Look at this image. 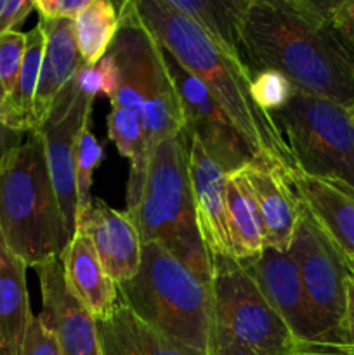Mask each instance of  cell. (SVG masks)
<instances>
[{"instance_id":"cb8c5ba5","label":"cell","mask_w":354,"mask_h":355,"mask_svg":"<svg viewBox=\"0 0 354 355\" xmlns=\"http://www.w3.org/2000/svg\"><path fill=\"white\" fill-rule=\"evenodd\" d=\"M226 205H228V227L231 236L233 257L236 260L255 259L266 248L262 222L255 200L239 170L228 173Z\"/></svg>"},{"instance_id":"e0dca14e","label":"cell","mask_w":354,"mask_h":355,"mask_svg":"<svg viewBox=\"0 0 354 355\" xmlns=\"http://www.w3.org/2000/svg\"><path fill=\"white\" fill-rule=\"evenodd\" d=\"M62 274L73 297L92 314L103 319L118 302V284L106 274L89 236L76 231L59 255Z\"/></svg>"},{"instance_id":"7c38bea8","label":"cell","mask_w":354,"mask_h":355,"mask_svg":"<svg viewBox=\"0 0 354 355\" xmlns=\"http://www.w3.org/2000/svg\"><path fill=\"white\" fill-rule=\"evenodd\" d=\"M239 172L255 200L266 246L288 252L302 215L292 170L271 156L260 155L250 159Z\"/></svg>"},{"instance_id":"ac0fdd59","label":"cell","mask_w":354,"mask_h":355,"mask_svg":"<svg viewBox=\"0 0 354 355\" xmlns=\"http://www.w3.org/2000/svg\"><path fill=\"white\" fill-rule=\"evenodd\" d=\"M295 191L316 224L328 234L337 248L354 262V194L326 180L292 170Z\"/></svg>"},{"instance_id":"d4e9b609","label":"cell","mask_w":354,"mask_h":355,"mask_svg":"<svg viewBox=\"0 0 354 355\" xmlns=\"http://www.w3.org/2000/svg\"><path fill=\"white\" fill-rule=\"evenodd\" d=\"M108 137L117 146L120 156L130 162L127 182V211L132 214L144 193L149 165L142 125L137 114L128 107L111 106V113L108 116Z\"/></svg>"},{"instance_id":"44dd1931","label":"cell","mask_w":354,"mask_h":355,"mask_svg":"<svg viewBox=\"0 0 354 355\" xmlns=\"http://www.w3.org/2000/svg\"><path fill=\"white\" fill-rule=\"evenodd\" d=\"M33 312L26 263L10 253L0 236V355H19Z\"/></svg>"},{"instance_id":"7402d4cb","label":"cell","mask_w":354,"mask_h":355,"mask_svg":"<svg viewBox=\"0 0 354 355\" xmlns=\"http://www.w3.org/2000/svg\"><path fill=\"white\" fill-rule=\"evenodd\" d=\"M201 28L222 52L243 62L242 23L250 0H165Z\"/></svg>"},{"instance_id":"4fadbf2b","label":"cell","mask_w":354,"mask_h":355,"mask_svg":"<svg viewBox=\"0 0 354 355\" xmlns=\"http://www.w3.org/2000/svg\"><path fill=\"white\" fill-rule=\"evenodd\" d=\"M257 283L259 290L280 314L292 335L301 343H319L318 326L305 298L301 272L294 255L274 248H264L255 259L239 260Z\"/></svg>"},{"instance_id":"52a82bcc","label":"cell","mask_w":354,"mask_h":355,"mask_svg":"<svg viewBox=\"0 0 354 355\" xmlns=\"http://www.w3.org/2000/svg\"><path fill=\"white\" fill-rule=\"evenodd\" d=\"M210 355H295L292 335L239 260L212 255Z\"/></svg>"},{"instance_id":"74e56055","label":"cell","mask_w":354,"mask_h":355,"mask_svg":"<svg viewBox=\"0 0 354 355\" xmlns=\"http://www.w3.org/2000/svg\"><path fill=\"white\" fill-rule=\"evenodd\" d=\"M3 99H6V92H3L2 82H0V113H2V104H3Z\"/></svg>"},{"instance_id":"2e32d148","label":"cell","mask_w":354,"mask_h":355,"mask_svg":"<svg viewBox=\"0 0 354 355\" xmlns=\"http://www.w3.org/2000/svg\"><path fill=\"white\" fill-rule=\"evenodd\" d=\"M189 179L198 229L205 246L210 255L233 257L226 205L228 173L196 139H189Z\"/></svg>"},{"instance_id":"1f68e13d","label":"cell","mask_w":354,"mask_h":355,"mask_svg":"<svg viewBox=\"0 0 354 355\" xmlns=\"http://www.w3.org/2000/svg\"><path fill=\"white\" fill-rule=\"evenodd\" d=\"M87 3L89 0H33V7L42 21H73Z\"/></svg>"},{"instance_id":"30bf717a","label":"cell","mask_w":354,"mask_h":355,"mask_svg":"<svg viewBox=\"0 0 354 355\" xmlns=\"http://www.w3.org/2000/svg\"><path fill=\"white\" fill-rule=\"evenodd\" d=\"M92 106L94 97L83 94L76 87L75 78L69 80L56 97L47 118L38 125L37 130H33L44 142L45 159L61 211L66 245L75 236L78 214L75 179L76 142L83 128L90 123Z\"/></svg>"},{"instance_id":"f35d334b","label":"cell","mask_w":354,"mask_h":355,"mask_svg":"<svg viewBox=\"0 0 354 355\" xmlns=\"http://www.w3.org/2000/svg\"><path fill=\"white\" fill-rule=\"evenodd\" d=\"M349 269H351V272L354 274V262H353V263H349Z\"/></svg>"},{"instance_id":"ab89813d","label":"cell","mask_w":354,"mask_h":355,"mask_svg":"<svg viewBox=\"0 0 354 355\" xmlns=\"http://www.w3.org/2000/svg\"><path fill=\"white\" fill-rule=\"evenodd\" d=\"M351 116H354V106H353V110H351Z\"/></svg>"},{"instance_id":"9c48e42d","label":"cell","mask_w":354,"mask_h":355,"mask_svg":"<svg viewBox=\"0 0 354 355\" xmlns=\"http://www.w3.org/2000/svg\"><path fill=\"white\" fill-rule=\"evenodd\" d=\"M290 253L297 262L305 298L321 340L340 345L351 269L346 257L302 205Z\"/></svg>"},{"instance_id":"5bb4252c","label":"cell","mask_w":354,"mask_h":355,"mask_svg":"<svg viewBox=\"0 0 354 355\" xmlns=\"http://www.w3.org/2000/svg\"><path fill=\"white\" fill-rule=\"evenodd\" d=\"M42 291L40 321L56 335L62 355H101L96 319L73 297L59 257L35 267Z\"/></svg>"},{"instance_id":"ba28073f","label":"cell","mask_w":354,"mask_h":355,"mask_svg":"<svg viewBox=\"0 0 354 355\" xmlns=\"http://www.w3.org/2000/svg\"><path fill=\"white\" fill-rule=\"evenodd\" d=\"M271 116L298 172L354 194V123L349 111L294 89L290 101Z\"/></svg>"},{"instance_id":"836d02e7","label":"cell","mask_w":354,"mask_h":355,"mask_svg":"<svg viewBox=\"0 0 354 355\" xmlns=\"http://www.w3.org/2000/svg\"><path fill=\"white\" fill-rule=\"evenodd\" d=\"M340 347L349 352H354V274L351 272L349 286H347V307L346 318L340 331Z\"/></svg>"},{"instance_id":"7a4b0ae2","label":"cell","mask_w":354,"mask_h":355,"mask_svg":"<svg viewBox=\"0 0 354 355\" xmlns=\"http://www.w3.org/2000/svg\"><path fill=\"white\" fill-rule=\"evenodd\" d=\"M149 33L187 73L200 80L222 107L253 155H266L295 168L294 156L273 116L252 97V73L245 62L222 52L198 24L167 6L165 0H135Z\"/></svg>"},{"instance_id":"4316f807","label":"cell","mask_w":354,"mask_h":355,"mask_svg":"<svg viewBox=\"0 0 354 355\" xmlns=\"http://www.w3.org/2000/svg\"><path fill=\"white\" fill-rule=\"evenodd\" d=\"M104 158L103 146L97 142L96 135L90 130V123L80 134L78 142H76L75 151V179H76V198H78V214H76V222L78 218L89 210L92 203L90 196V187H92L94 170L101 165Z\"/></svg>"},{"instance_id":"3957f363","label":"cell","mask_w":354,"mask_h":355,"mask_svg":"<svg viewBox=\"0 0 354 355\" xmlns=\"http://www.w3.org/2000/svg\"><path fill=\"white\" fill-rule=\"evenodd\" d=\"M118 298L141 321L174 342L210 355L212 283L198 277L160 243H142L137 274L118 284Z\"/></svg>"},{"instance_id":"4dcf8cb0","label":"cell","mask_w":354,"mask_h":355,"mask_svg":"<svg viewBox=\"0 0 354 355\" xmlns=\"http://www.w3.org/2000/svg\"><path fill=\"white\" fill-rule=\"evenodd\" d=\"M19 355H62L56 335L38 315L31 318Z\"/></svg>"},{"instance_id":"8992f818","label":"cell","mask_w":354,"mask_h":355,"mask_svg":"<svg viewBox=\"0 0 354 355\" xmlns=\"http://www.w3.org/2000/svg\"><path fill=\"white\" fill-rule=\"evenodd\" d=\"M106 54L118 71V90L110 99L111 106L128 107L137 114L151 158L160 142L183 132L184 118L162 45L142 23L135 0L120 3L118 31Z\"/></svg>"},{"instance_id":"8d00e7d4","label":"cell","mask_w":354,"mask_h":355,"mask_svg":"<svg viewBox=\"0 0 354 355\" xmlns=\"http://www.w3.org/2000/svg\"><path fill=\"white\" fill-rule=\"evenodd\" d=\"M295 355H354V352L330 343H301V349Z\"/></svg>"},{"instance_id":"9a60e30c","label":"cell","mask_w":354,"mask_h":355,"mask_svg":"<svg viewBox=\"0 0 354 355\" xmlns=\"http://www.w3.org/2000/svg\"><path fill=\"white\" fill-rule=\"evenodd\" d=\"M96 248L101 266L117 284L127 283L141 266L142 241L128 211H118L94 198L89 210L76 222Z\"/></svg>"},{"instance_id":"6da1fadb","label":"cell","mask_w":354,"mask_h":355,"mask_svg":"<svg viewBox=\"0 0 354 355\" xmlns=\"http://www.w3.org/2000/svg\"><path fill=\"white\" fill-rule=\"evenodd\" d=\"M339 0H250L242 23L248 71H278L294 89L354 106V45L333 23Z\"/></svg>"},{"instance_id":"8fae6325","label":"cell","mask_w":354,"mask_h":355,"mask_svg":"<svg viewBox=\"0 0 354 355\" xmlns=\"http://www.w3.org/2000/svg\"><path fill=\"white\" fill-rule=\"evenodd\" d=\"M163 59L180 101L184 134L196 139L226 173L242 170L250 159L255 158L248 142L200 80L187 73L165 49Z\"/></svg>"},{"instance_id":"60d3db41","label":"cell","mask_w":354,"mask_h":355,"mask_svg":"<svg viewBox=\"0 0 354 355\" xmlns=\"http://www.w3.org/2000/svg\"><path fill=\"white\" fill-rule=\"evenodd\" d=\"M353 123H354V116H353Z\"/></svg>"},{"instance_id":"277c9868","label":"cell","mask_w":354,"mask_h":355,"mask_svg":"<svg viewBox=\"0 0 354 355\" xmlns=\"http://www.w3.org/2000/svg\"><path fill=\"white\" fill-rule=\"evenodd\" d=\"M0 236L26 267L61 255L66 246L58 198L37 132L0 162Z\"/></svg>"},{"instance_id":"d6a6232c","label":"cell","mask_w":354,"mask_h":355,"mask_svg":"<svg viewBox=\"0 0 354 355\" xmlns=\"http://www.w3.org/2000/svg\"><path fill=\"white\" fill-rule=\"evenodd\" d=\"M31 10H35L33 0H6L2 12H0V37L10 31H16Z\"/></svg>"},{"instance_id":"5b68a950","label":"cell","mask_w":354,"mask_h":355,"mask_svg":"<svg viewBox=\"0 0 354 355\" xmlns=\"http://www.w3.org/2000/svg\"><path fill=\"white\" fill-rule=\"evenodd\" d=\"M130 215L142 243L156 241L212 283V255L201 239L189 179V137L179 132L153 151L144 193Z\"/></svg>"},{"instance_id":"603a6c76","label":"cell","mask_w":354,"mask_h":355,"mask_svg":"<svg viewBox=\"0 0 354 355\" xmlns=\"http://www.w3.org/2000/svg\"><path fill=\"white\" fill-rule=\"evenodd\" d=\"M44 52L45 31L38 21L35 28H31L26 33V47H24L19 76H17L14 90L2 104V118L7 127L23 132V134H31L35 130L33 103L38 78H40Z\"/></svg>"},{"instance_id":"83f0119b","label":"cell","mask_w":354,"mask_h":355,"mask_svg":"<svg viewBox=\"0 0 354 355\" xmlns=\"http://www.w3.org/2000/svg\"><path fill=\"white\" fill-rule=\"evenodd\" d=\"M294 85L278 71H259L252 75V97L257 106L267 114L281 110L290 101Z\"/></svg>"},{"instance_id":"d6986e66","label":"cell","mask_w":354,"mask_h":355,"mask_svg":"<svg viewBox=\"0 0 354 355\" xmlns=\"http://www.w3.org/2000/svg\"><path fill=\"white\" fill-rule=\"evenodd\" d=\"M96 326L101 355H201L146 324L120 298Z\"/></svg>"},{"instance_id":"ffe728a7","label":"cell","mask_w":354,"mask_h":355,"mask_svg":"<svg viewBox=\"0 0 354 355\" xmlns=\"http://www.w3.org/2000/svg\"><path fill=\"white\" fill-rule=\"evenodd\" d=\"M45 31V52L38 78L37 94H35L33 114L35 130L47 118L56 97L62 87L75 78L76 71L83 64L76 51L73 21H42Z\"/></svg>"},{"instance_id":"484cf974","label":"cell","mask_w":354,"mask_h":355,"mask_svg":"<svg viewBox=\"0 0 354 355\" xmlns=\"http://www.w3.org/2000/svg\"><path fill=\"white\" fill-rule=\"evenodd\" d=\"M118 31V12L108 0H89L73 19L76 51L83 64L92 66L106 55Z\"/></svg>"},{"instance_id":"f546056e","label":"cell","mask_w":354,"mask_h":355,"mask_svg":"<svg viewBox=\"0 0 354 355\" xmlns=\"http://www.w3.org/2000/svg\"><path fill=\"white\" fill-rule=\"evenodd\" d=\"M24 47H26V33L16 30L0 37V82L6 97L10 96L19 76Z\"/></svg>"},{"instance_id":"d590c367","label":"cell","mask_w":354,"mask_h":355,"mask_svg":"<svg viewBox=\"0 0 354 355\" xmlns=\"http://www.w3.org/2000/svg\"><path fill=\"white\" fill-rule=\"evenodd\" d=\"M24 142V134L19 130L7 127L3 121L2 113H0V162L7 158L14 149L19 148Z\"/></svg>"},{"instance_id":"e575fe53","label":"cell","mask_w":354,"mask_h":355,"mask_svg":"<svg viewBox=\"0 0 354 355\" xmlns=\"http://www.w3.org/2000/svg\"><path fill=\"white\" fill-rule=\"evenodd\" d=\"M333 23L337 30L354 45V0H339V6L333 12Z\"/></svg>"},{"instance_id":"f1b7e54d","label":"cell","mask_w":354,"mask_h":355,"mask_svg":"<svg viewBox=\"0 0 354 355\" xmlns=\"http://www.w3.org/2000/svg\"><path fill=\"white\" fill-rule=\"evenodd\" d=\"M75 83L83 94L94 97V99L99 94L111 99L118 90L117 64L108 54L96 64H82L75 75Z\"/></svg>"}]
</instances>
